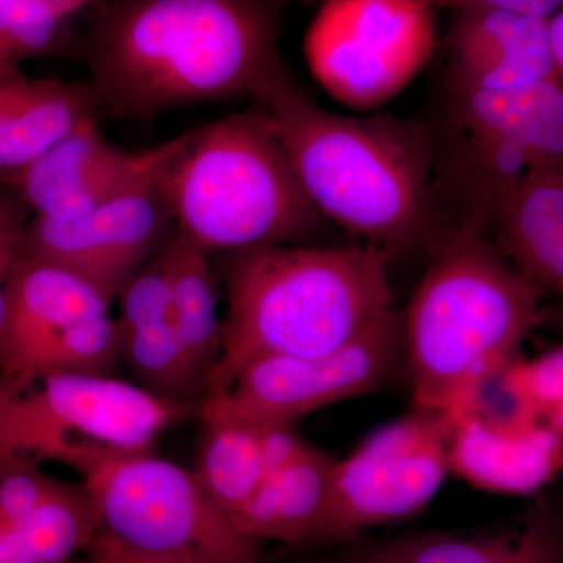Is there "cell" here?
I'll list each match as a JSON object with an SVG mask.
<instances>
[{
  "instance_id": "3957f363",
  "label": "cell",
  "mask_w": 563,
  "mask_h": 563,
  "mask_svg": "<svg viewBox=\"0 0 563 563\" xmlns=\"http://www.w3.org/2000/svg\"><path fill=\"white\" fill-rule=\"evenodd\" d=\"M402 317L413 406L462 412L479 404L543 321L540 292L474 225L444 229Z\"/></svg>"
},
{
  "instance_id": "ffe728a7",
  "label": "cell",
  "mask_w": 563,
  "mask_h": 563,
  "mask_svg": "<svg viewBox=\"0 0 563 563\" xmlns=\"http://www.w3.org/2000/svg\"><path fill=\"white\" fill-rule=\"evenodd\" d=\"M336 459L312 448L301 461L266 474L232 525L258 543L309 547L328 507Z\"/></svg>"
},
{
  "instance_id": "d590c367",
  "label": "cell",
  "mask_w": 563,
  "mask_h": 563,
  "mask_svg": "<svg viewBox=\"0 0 563 563\" xmlns=\"http://www.w3.org/2000/svg\"><path fill=\"white\" fill-rule=\"evenodd\" d=\"M11 177H13V176H10V174L0 172V185L9 184V181L11 180Z\"/></svg>"
},
{
  "instance_id": "e0dca14e",
  "label": "cell",
  "mask_w": 563,
  "mask_h": 563,
  "mask_svg": "<svg viewBox=\"0 0 563 563\" xmlns=\"http://www.w3.org/2000/svg\"><path fill=\"white\" fill-rule=\"evenodd\" d=\"M444 80L498 90L562 81L548 44L547 21L495 10H459L448 32Z\"/></svg>"
},
{
  "instance_id": "9c48e42d",
  "label": "cell",
  "mask_w": 563,
  "mask_h": 563,
  "mask_svg": "<svg viewBox=\"0 0 563 563\" xmlns=\"http://www.w3.org/2000/svg\"><path fill=\"white\" fill-rule=\"evenodd\" d=\"M454 426L450 410L413 406L336 461L328 507L309 547L346 544L369 529L418 517L451 473Z\"/></svg>"
},
{
  "instance_id": "d6986e66",
  "label": "cell",
  "mask_w": 563,
  "mask_h": 563,
  "mask_svg": "<svg viewBox=\"0 0 563 563\" xmlns=\"http://www.w3.org/2000/svg\"><path fill=\"white\" fill-rule=\"evenodd\" d=\"M98 107L87 85L31 77L21 66L0 68V172H21Z\"/></svg>"
},
{
  "instance_id": "484cf974",
  "label": "cell",
  "mask_w": 563,
  "mask_h": 563,
  "mask_svg": "<svg viewBox=\"0 0 563 563\" xmlns=\"http://www.w3.org/2000/svg\"><path fill=\"white\" fill-rule=\"evenodd\" d=\"M166 243L118 292L120 317L114 322L120 335L172 318V272Z\"/></svg>"
},
{
  "instance_id": "44dd1931",
  "label": "cell",
  "mask_w": 563,
  "mask_h": 563,
  "mask_svg": "<svg viewBox=\"0 0 563 563\" xmlns=\"http://www.w3.org/2000/svg\"><path fill=\"white\" fill-rule=\"evenodd\" d=\"M166 247L172 272L169 321L202 377L206 390L211 369L220 358L222 339L211 254L177 231L172 233Z\"/></svg>"
},
{
  "instance_id": "4316f807",
  "label": "cell",
  "mask_w": 563,
  "mask_h": 563,
  "mask_svg": "<svg viewBox=\"0 0 563 563\" xmlns=\"http://www.w3.org/2000/svg\"><path fill=\"white\" fill-rule=\"evenodd\" d=\"M562 372L561 346L525 365H514L512 362L503 372L518 409L547 422L559 433H562Z\"/></svg>"
},
{
  "instance_id": "4dcf8cb0",
  "label": "cell",
  "mask_w": 563,
  "mask_h": 563,
  "mask_svg": "<svg viewBox=\"0 0 563 563\" xmlns=\"http://www.w3.org/2000/svg\"><path fill=\"white\" fill-rule=\"evenodd\" d=\"M439 9L459 10H495L531 20L547 21L562 10L563 0H428Z\"/></svg>"
},
{
  "instance_id": "ba28073f",
  "label": "cell",
  "mask_w": 563,
  "mask_h": 563,
  "mask_svg": "<svg viewBox=\"0 0 563 563\" xmlns=\"http://www.w3.org/2000/svg\"><path fill=\"white\" fill-rule=\"evenodd\" d=\"M102 531L139 553L217 563H265L211 501L195 472L151 453L111 459L81 477Z\"/></svg>"
},
{
  "instance_id": "d6a6232c",
  "label": "cell",
  "mask_w": 563,
  "mask_h": 563,
  "mask_svg": "<svg viewBox=\"0 0 563 563\" xmlns=\"http://www.w3.org/2000/svg\"><path fill=\"white\" fill-rule=\"evenodd\" d=\"M548 44L555 68L563 74V11H558L547 20Z\"/></svg>"
},
{
  "instance_id": "277c9868",
  "label": "cell",
  "mask_w": 563,
  "mask_h": 563,
  "mask_svg": "<svg viewBox=\"0 0 563 563\" xmlns=\"http://www.w3.org/2000/svg\"><path fill=\"white\" fill-rule=\"evenodd\" d=\"M374 244L255 247L222 254L228 314L203 398L228 390L268 355H317L354 339L393 309L388 265Z\"/></svg>"
},
{
  "instance_id": "f546056e",
  "label": "cell",
  "mask_w": 563,
  "mask_h": 563,
  "mask_svg": "<svg viewBox=\"0 0 563 563\" xmlns=\"http://www.w3.org/2000/svg\"><path fill=\"white\" fill-rule=\"evenodd\" d=\"M263 461L268 473L287 468L292 463L301 461L309 453L310 446L301 439L290 426H272V428L257 429Z\"/></svg>"
},
{
  "instance_id": "5b68a950",
  "label": "cell",
  "mask_w": 563,
  "mask_h": 563,
  "mask_svg": "<svg viewBox=\"0 0 563 563\" xmlns=\"http://www.w3.org/2000/svg\"><path fill=\"white\" fill-rule=\"evenodd\" d=\"M158 181L176 231L211 255L302 244L328 222L255 103L180 133Z\"/></svg>"
},
{
  "instance_id": "9a60e30c",
  "label": "cell",
  "mask_w": 563,
  "mask_h": 563,
  "mask_svg": "<svg viewBox=\"0 0 563 563\" xmlns=\"http://www.w3.org/2000/svg\"><path fill=\"white\" fill-rule=\"evenodd\" d=\"M450 472L493 493L533 495L558 474L562 433L517 409L509 417H488L479 407L453 412Z\"/></svg>"
},
{
  "instance_id": "5bb4252c",
  "label": "cell",
  "mask_w": 563,
  "mask_h": 563,
  "mask_svg": "<svg viewBox=\"0 0 563 563\" xmlns=\"http://www.w3.org/2000/svg\"><path fill=\"white\" fill-rule=\"evenodd\" d=\"M111 302L76 274L20 255L11 269L0 320V387L21 391L33 358L74 322L110 313Z\"/></svg>"
},
{
  "instance_id": "52a82bcc",
  "label": "cell",
  "mask_w": 563,
  "mask_h": 563,
  "mask_svg": "<svg viewBox=\"0 0 563 563\" xmlns=\"http://www.w3.org/2000/svg\"><path fill=\"white\" fill-rule=\"evenodd\" d=\"M198 409L113 376L49 374L21 391L0 387V457L60 463L84 477L111 459L151 453Z\"/></svg>"
},
{
  "instance_id": "cb8c5ba5",
  "label": "cell",
  "mask_w": 563,
  "mask_h": 563,
  "mask_svg": "<svg viewBox=\"0 0 563 563\" xmlns=\"http://www.w3.org/2000/svg\"><path fill=\"white\" fill-rule=\"evenodd\" d=\"M120 362L121 342L117 322L110 313L95 314L74 322L36 354L24 388L49 374L111 376Z\"/></svg>"
},
{
  "instance_id": "7c38bea8",
  "label": "cell",
  "mask_w": 563,
  "mask_h": 563,
  "mask_svg": "<svg viewBox=\"0 0 563 563\" xmlns=\"http://www.w3.org/2000/svg\"><path fill=\"white\" fill-rule=\"evenodd\" d=\"M161 168L80 217L51 220L32 214L21 254L76 274L113 302L122 285L176 231L158 181Z\"/></svg>"
},
{
  "instance_id": "8fae6325",
  "label": "cell",
  "mask_w": 563,
  "mask_h": 563,
  "mask_svg": "<svg viewBox=\"0 0 563 563\" xmlns=\"http://www.w3.org/2000/svg\"><path fill=\"white\" fill-rule=\"evenodd\" d=\"M402 363V317L390 309L336 350L268 355L244 366L228 390L199 404L202 421L263 429L290 426L332 404L384 387Z\"/></svg>"
},
{
  "instance_id": "4fadbf2b",
  "label": "cell",
  "mask_w": 563,
  "mask_h": 563,
  "mask_svg": "<svg viewBox=\"0 0 563 563\" xmlns=\"http://www.w3.org/2000/svg\"><path fill=\"white\" fill-rule=\"evenodd\" d=\"M177 141L179 135L150 151L120 150L106 139L98 117L87 118L14 173L10 184L32 214L70 220L131 190L157 172L176 150Z\"/></svg>"
},
{
  "instance_id": "2e32d148",
  "label": "cell",
  "mask_w": 563,
  "mask_h": 563,
  "mask_svg": "<svg viewBox=\"0 0 563 563\" xmlns=\"http://www.w3.org/2000/svg\"><path fill=\"white\" fill-rule=\"evenodd\" d=\"M346 544L340 563H563L562 517L550 503L487 528L402 533Z\"/></svg>"
},
{
  "instance_id": "ac0fdd59",
  "label": "cell",
  "mask_w": 563,
  "mask_h": 563,
  "mask_svg": "<svg viewBox=\"0 0 563 563\" xmlns=\"http://www.w3.org/2000/svg\"><path fill=\"white\" fill-rule=\"evenodd\" d=\"M485 235L539 292L563 291V168L526 177L493 210Z\"/></svg>"
},
{
  "instance_id": "7a4b0ae2",
  "label": "cell",
  "mask_w": 563,
  "mask_h": 563,
  "mask_svg": "<svg viewBox=\"0 0 563 563\" xmlns=\"http://www.w3.org/2000/svg\"><path fill=\"white\" fill-rule=\"evenodd\" d=\"M252 103L268 118L303 191L325 220L391 257L429 250L442 233L424 120L331 113L288 66Z\"/></svg>"
},
{
  "instance_id": "7402d4cb",
  "label": "cell",
  "mask_w": 563,
  "mask_h": 563,
  "mask_svg": "<svg viewBox=\"0 0 563 563\" xmlns=\"http://www.w3.org/2000/svg\"><path fill=\"white\" fill-rule=\"evenodd\" d=\"M202 422L206 432L195 474L211 501L232 520L268 474L258 431L242 422Z\"/></svg>"
},
{
  "instance_id": "836d02e7",
  "label": "cell",
  "mask_w": 563,
  "mask_h": 563,
  "mask_svg": "<svg viewBox=\"0 0 563 563\" xmlns=\"http://www.w3.org/2000/svg\"><path fill=\"white\" fill-rule=\"evenodd\" d=\"M41 5L46 7L55 16L70 21L80 11L95 9L99 0H36Z\"/></svg>"
},
{
  "instance_id": "1f68e13d",
  "label": "cell",
  "mask_w": 563,
  "mask_h": 563,
  "mask_svg": "<svg viewBox=\"0 0 563 563\" xmlns=\"http://www.w3.org/2000/svg\"><path fill=\"white\" fill-rule=\"evenodd\" d=\"M88 555L96 563H217L195 561V559L166 558V555H152L139 553L131 548L114 540L109 533L101 531L95 540Z\"/></svg>"
},
{
  "instance_id": "e575fe53",
  "label": "cell",
  "mask_w": 563,
  "mask_h": 563,
  "mask_svg": "<svg viewBox=\"0 0 563 563\" xmlns=\"http://www.w3.org/2000/svg\"><path fill=\"white\" fill-rule=\"evenodd\" d=\"M66 563H96V562L92 561L91 555L84 554V555H79V558L73 559V561H69Z\"/></svg>"
},
{
  "instance_id": "d4e9b609",
  "label": "cell",
  "mask_w": 563,
  "mask_h": 563,
  "mask_svg": "<svg viewBox=\"0 0 563 563\" xmlns=\"http://www.w3.org/2000/svg\"><path fill=\"white\" fill-rule=\"evenodd\" d=\"M70 21L36 0H0V68L73 49Z\"/></svg>"
},
{
  "instance_id": "603a6c76",
  "label": "cell",
  "mask_w": 563,
  "mask_h": 563,
  "mask_svg": "<svg viewBox=\"0 0 563 563\" xmlns=\"http://www.w3.org/2000/svg\"><path fill=\"white\" fill-rule=\"evenodd\" d=\"M121 362L129 366L144 390L196 404L203 396V380L174 331L172 321L122 333Z\"/></svg>"
},
{
  "instance_id": "6da1fadb",
  "label": "cell",
  "mask_w": 563,
  "mask_h": 563,
  "mask_svg": "<svg viewBox=\"0 0 563 563\" xmlns=\"http://www.w3.org/2000/svg\"><path fill=\"white\" fill-rule=\"evenodd\" d=\"M290 0H99L80 52L98 111L147 121L255 101L284 66Z\"/></svg>"
},
{
  "instance_id": "83f0119b",
  "label": "cell",
  "mask_w": 563,
  "mask_h": 563,
  "mask_svg": "<svg viewBox=\"0 0 563 563\" xmlns=\"http://www.w3.org/2000/svg\"><path fill=\"white\" fill-rule=\"evenodd\" d=\"M38 463L0 457V526L11 528L65 487Z\"/></svg>"
},
{
  "instance_id": "f1b7e54d",
  "label": "cell",
  "mask_w": 563,
  "mask_h": 563,
  "mask_svg": "<svg viewBox=\"0 0 563 563\" xmlns=\"http://www.w3.org/2000/svg\"><path fill=\"white\" fill-rule=\"evenodd\" d=\"M32 218V210L10 184L0 185V320L3 295L11 269L21 255L22 236Z\"/></svg>"
},
{
  "instance_id": "8992f818",
  "label": "cell",
  "mask_w": 563,
  "mask_h": 563,
  "mask_svg": "<svg viewBox=\"0 0 563 563\" xmlns=\"http://www.w3.org/2000/svg\"><path fill=\"white\" fill-rule=\"evenodd\" d=\"M424 122L442 232L474 225L485 233L493 210L521 180L563 168L562 81L483 90L444 80Z\"/></svg>"
},
{
  "instance_id": "30bf717a",
  "label": "cell",
  "mask_w": 563,
  "mask_h": 563,
  "mask_svg": "<svg viewBox=\"0 0 563 563\" xmlns=\"http://www.w3.org/2000/svg\"><path fill=\"white\" fill-rule=\"evenodd\" d=\"M435 46L437 9L428 0H322L303 49L329 95L372 110L399 95Z\"/></svg>"
}]
</instances>
